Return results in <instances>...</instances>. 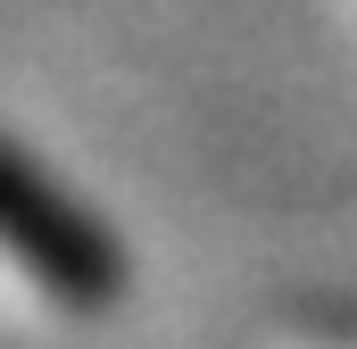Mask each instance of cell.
Listing matches in <instances>:
<instances>
[{"label":"cell","instance_id":"obj_1","mask_svg":"<svg viewBox=\"0 0 357 349\" xmlns=\"http://www.w3.org/2000/svg\"><path fill=\"white\" fill-rule=\"evenodd\" d=\"M0 283L42 316H108L125 299V250L17 142H0Z\"/></svg>","mask_w":357,"mask_h":349},{"label":"cell","instance_id":"obj_2","mask_svg":"<svg viewBox=\"0 0 357 349\" xmlns=\"http://www.w3.org/2000/svg\"><path fill=\"white\" fill-rule=\"evenodd\" d=\"M258 349H357V325H324V316L316 325H274Z\"/></svg>","mask_w":357,"mask_h":349}]
</instances>
